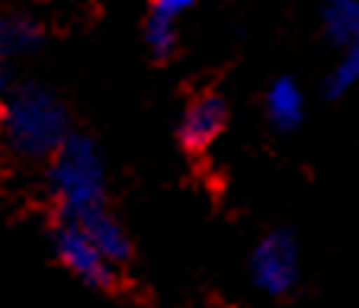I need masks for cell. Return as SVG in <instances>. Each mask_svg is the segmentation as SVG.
Listing matches in <instances>:
<instances>
[{
    "label": "cell",
    "instance_id": "cell-1",
    "mask_svg": "<svg viewBox=\"0 0 359 308\" xmlns=\"http://www.w3.org/2000/svg\"><path fill=\"white\" fill-rule=\"evenodd\" d=\"M71 135V113L52 87L10 83L0 93V145L20 161L45 164Z\"/></svg>",
    "mask_w": 359,
    "mask_h": 308
},
{
    "label": "cell",
    "instance_id": "cell-4",
    "mask_svg": "<svg viewBox=\"0 0 359 308\" xmlns=\"http://www.w3.org/2000/svg\"><path fill=\"white\" fill-rule=\"evenodd\" d=\"M247 273H250V283L263 295H273V299L289 295L302 273V250H299L295 234L269 232L266 238H260L254 244V250H250Z\"/></svg>",
    "mask_w": 359,
    "mask_h": 308
},
{
    "label": "cell",
    "instance_id": "cell-9",
    "mask_svg": "<svg viewBox=\"0 0 359 308\" xmlns=\"http://www.w3.org/2000/svg\"><path fill=\"white\" fill-rule=\"evenodd\" d=\"M321 26H324V36H327L337 48L356 42L359 0H321Z\"/></svg>",
    "mask_w": 359,
    "mask_h": 308
},
{
    "label": "cell",
    "instance_id": "cell-13",
    "mask_svg": "<svg viewBox=\"0 0 359 308\" xmlns=\"http://www.w3.org/2000/svg\"><path fill=\"white\" fill-rule=\"evenodd\" d=\"M10 83H13V81H10V58L4 55V48H0V93L7 91Z\"/></svg>",
    "mask_w": 359,
    "mask_h": 308
},
{
    "label": "cell",
    "instance_id": "cell-12",
    "mask_svg": "<svg viewBox=\"0 0 359 308\" xmlns=\"http://www.w3.org/2000/svg\"><path fill=\"white\" fill-rule=\"evenodd\" d=\"M199 0H154V7L151 10H157V13H167V16H183L187 10H193Z\"/></svg>",
    "mask_w": 359,
    "mask_h": 308
},
{
    "label": "cell",
    "instance_id": "cell-8",
    "mask_svg": "<svg viewBox=\"0 0 359 308\" xmlns=\"http://www.w3.org/2000/svg\"><path fill=\"white\" fill-rule=\"evenodd\" d=\"M45 46V26L32 13H0V48L10 61L29 58Z\"/></svg>",
    "mask_w": 359,
    "mask_h": 308
},
{
    "label": "cell",
    "instance_id": "cell-6",
    "mask_svg": "<svg viewBox=\"0 0 359 308\" xmlns=\"http://www.w3.org/2000/svg\"><path fill=\"white\" fill-rule=\"evenodd\" d=\"M263 109H266V119L276 132H295L308 116L305 91L292 77H279L269 83L266 97H263Z\"/></svg>",
    "mask_w": 359,
    "mask_h": 308
},
{
    "label": "cell",
    "instance_id": "cell-11",
    "mask_svg": "<svg viewBox=\"0 0 359 308\" xmlns=\"http://www.w3.org/2000/svg\"><path fill=\"white\" fill-rule=\"evenodd\" d=\"M359 83V42H350V46L340 48L334 68L327 71V81H324V93L330 100H340Z\"/></svg>",
    "mask_w": 359,
    "mask_h": 308
},
{
    "label": "cell",
    "instance_id": "cell-2",
    "mask_svg": "<svg viewBox=\"0 0 359 308\" xmlns=\"http://www.w3.org/2000/svg\"><path fill=\"white\" fill-rule=\"evenodd\" d=\"M45 193L55 218H83L106 206V161L90 135L67 138L45 161Z\"/></svg>",
    "mask_w": 359,
    "mask_h": 308
},
{
    "label": "cell",
    "instance_id": "cell-5",
    "mask_svg": "<svg viewBox=\"0 0 359 308\" xmlns=\"http://www.w3.org/2000/svg\"><path fill=\"white\" fill-rule=\"evenodd\" d=\"M228 126V103L222 93H199L193 97L177 119V142L189 154H202L222 138Z\"/></svg>",
    "mask_w": 359,
    "mask_h": 308
},
{
    "label": "cell",
    "instance_id": "cell-14",
    "mask_svg": "<svg viewBox=\"0 0 359 308\" xmlns=\"http://www.w3.org/2000/svg\"><path fill=\"white\" fill-rule=\"evenodd\" d=\"M356 42H359V32H356Z\"/></svg>",
    "mask_w": 359,
    "mask_h": 308
},
{
    "label": "cell",
    "instance_id": "cell-7",
    "mask_svg": "<svg viewBox=\"0 0 359 308\" xmlns=\"http://www.w3.org/2000/svg\"><path fill=\"white\" fill-rule=\"evenodd\" d=\"M74 222H81V225L87 228V234L93 238V244H97L119 270H126L128 260H132V238H128L122 218H116L109 212V206L90 212V215H83V218H74Z\"/></svg>",
    "mask_w": 359,
    "mask_h": 308
},
{
    "label": "cell",
    "instance_id": "cell-3",
    "mask_svg": "<svg viewBox=\"0 0 359 308\" xmlns=\"http://www.w3.org/2000/svg\"><path fill=\"white\" fill-rule=\"evenodd\" d=\"M48 248L55 260L93 293H112L119 286L122 270L93 244L87 228L74 218H55L48 228Z\"/></svg>",
    "mask_w": 359,
    "mask_h": 308
},
{
    "label": "cell",
    "instance_id": "cell-10",
    "mask_svg": "<svg viewBox=\"0 0 359 308\" xmlns=\"http://www.w3.org/2000/svg\"><path fill=\"white\" fill-rule=\"evenodd\" d=\"M144 46H148V52L154 55L157 61L173 58V52H177V46H180L177 16L151 10V16L144 20Z\"/></svg>",
    "mask_w": 359,
    "mask_h": 308
}]
</instances>
